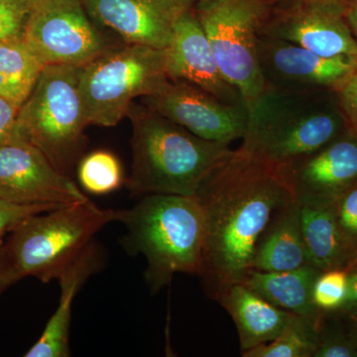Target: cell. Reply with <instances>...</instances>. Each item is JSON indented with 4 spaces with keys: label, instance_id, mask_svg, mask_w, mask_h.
Wrapping results in <instances>:
<instances>
[{
    "label": "cell",
    "instance_id": "29",
    "mask_svg": "<svg viewBox=\"0 0 357 357\" xmlns=\"http://www.w3.org/2000/svg\"><path fill=\"white\" fill-rule=\"evenodd\" d=\"M26 13V1L0 11V43L21 36Z\"/></svg>",
    "mask_w": 357,
    "mask_h": 357
},
{
    "label": "cell",
    "instance_id": "37",
    "mask_svg": "<svg viewBox=\"0 0 357 357\" xmlns=\"http://www.w3.org/2000/svg\"><path fill=\"white\" fill-rule=\"evenodd\" d=\"M284 1H298V0H284ZM347 1L349 2V0H347Z\"/></svg>",
    "mask_w": 357,
    "mask_h": 357
},
{
    "label": "cell",
    "instance_id": "27",
    "mask_svg": "<svg viewBox=\"0 0 357 357\" xmlns=\"http://www.w3.org/2000/svg\"><path fill=\"white\" fill-rule=\"evenodd\" d=\"M57 204H20L0 199V241L7 232L37 213L57 208Z\"/></svg>",
    "mask_w": 357,
    "mask_h": 357
},
{
    "label": "cell",
    "instance_id": "2",
    "mask_svg": "<svg viewBox=\"0 0 357 357\" xmlns=\"http://www.w3.org/2000/svg\"><path fill=\"white\" fill-rule=\"evenodd\" d=\"M337 91H286L267 86L248 103V119L239 147L284 171L306 158L347 128Z\"/></svg>",
    "mask_w": 357,
    "mask_h": 357
},
{
    "label": "cell",
    "instance_id": "31",
    "mask_svg": "<svg viewBox=\"0 0 357 357\" xmlns=\"http://www.w3.org/2000/svg\"><path fill=\"white\" fill-rule=\"evenodd\" d=\"M312 357H357V344L352 340L321 337Z\"/></svg>",
    "mask_w": 357,
    "mask_h": 357
},
{
    "label": "cell",
    "instance_id": "12",
    "mask_svg": "<svg viewBox=\"0 0 357 357\" xmlns=\"http://www.w3.org/2000/svg\"><path fill=\"white\" fill-rule=\"evenodd\" d=\"M0 199L20 204L65 206L89 198L38 148L15 140L0 145Z\"/></svg>",
    "mask_w": 357,
    "mask_h": 357
},
{
    "label": "cell",
    "instance_id": "3",
    "mask_svg": "<svg viewBox=\"0 0 357 357\" xmlns=\"http://www.w3.org/2000/svg\"><path fill=\"white\" fill-rule=\"evenodd\" d=\"M131 194L195 196L204 181L231 156L229 144L204 140L144 105H132Z\"/></svg>",
    "mask_w": 357,
    "mask_h": 357
},
{
    "label": "cell",
    "instance_id": "18",
    "mask_svg": "<svg viewBox=\"0 0 357 357\" xmlns=\"http://www.w3.org/2000/svg\"><path fill=\"white\" fill-rule=\"evenodd\" d=\"M218 302L236 324L241 352L275 340L295 314L274 306L243 283L230 286Z\"/></svg>",
    "mask_w": 357,
    "mask_h": 357
},
{
    "label": "cell",
    "instance_id": "28",
    "mask_svg": "<svg viewBox=\"0 0 357 357\" xmlns=\"http://www.w3.org/2000/svg\"><path fill=\"white\" fill-rule=\"evenodd\" d=\"M347 129L357 138V70L337 91Z\"/></svg>",
    "mask_w": 357,
    "mask_h": 357
},
{
    "label": "cell",
    "instance_id": "13",
    "mask_svg": "<svg viewBox=\"0 0 357 357\" xmlns=\"http://www.w3.org/2000/svg\"><path fill=\"white\" fill-rule=\"evenodd\" d=\"M258 59L266 86L286 91L337 93L357 70L356 59L323 57L299 45L261 33Z\"/></svg>",
    "mask_w": 357,
    "mask_h": 357
},
{
    "label": "cell",
    "instance_id": "6",
    "mask_svg": "<svg viewBox=\"0 0 357 357\" xmlns=\"http://www.w3.org/2000/svg\"><path fill=\"white\" fill-rule=\"evenodd\" d=\"M81 69L64 65L44 68L21 105L13 140L38 148L67 176L83 151L84 131L89 126L79 89Z\"/></svg>",
    "mask_w": 357,
    "mask_h": 357
},
{
    "label": "cell",
    "instance_id": "20",
    "mask_svg": "<svg viewBox=\"0 0 357 357\" xmlns=\"http://www.w3.org/2000/svg\"><path fill=\"white\" fill-rule=\"evenodd\" d=\"M312 265L281 272L249 270L241 283L282 310L307 319H319L312 302V287L321 273Z\"/></svg>",
    "mask_w": 357,
    "mask_h": 357
},
{
    "label": "cell",
    "instance_id": "32",
    "mask_svg": "<svg viewBox=\"0 0 357 357\" xmlns=\"http://www.w3.org/2000/svg\"><path fill=\"white\" fill-rule=\"evenodd\" d=\"M18 280L7 259L4 250H0V292Z\"/></svg>",
    "mask_w": 357,
    "mask_h": 357
},
{
    "label": "cell",
    "instance_id": "4",
    "mask_svg": "<svg viewBox=\"0 0 357 357\" xmlns=\"http://www.w3.org/2000/svg\"><path fill=\"white\" fill-rule=\"evenodd\" d=\"M126 227L124 244L146 259L145 280L158 293L176 274L201 275L204 218L196 196L151 194L128 210L116 211Z\"/></svg>",
    "mask_w": 357,
    "mask_h": 357
},
{
    "label": "cell",
    "instance_id": "8",
    "mask_svg": "<svg viewBox=\"0 0 357 357\" xmlns=\"http://www.w3.org/2000/svg\"><path fill=\"white\" fill-rule=\"evenodd\" d=\"M278 0H199L196 13L223 77L248 105L267 88L258 39Z\"/></svg>",
    "mask_w": 357,
    "mask_h": 357
},
{
    "label": "cell",
    "instance_id": "10",
    "mask_svg": "<svg viewBox=\"0 0 357 357\" xmlns=\"http://www.w3.org/2000/svg\"><path fill=\"white\" fill-rule=\"evenodd\" d=\"M347 0H278L261 30L326 58L357 60V41L347 20Z\"/></svg>",
    "mask_w": 357,
    "mask_h": 357
},
{
    "label": "cell",
    "instance_id": "17",
    "mask_svg": "<svg viewBox=\"0 0 357 357\" xmlns=\"http://www.w3.org/2000/svg\"><path fill=\"white\" fill-rule=\"evenodd\" d=\"M100 265L98 249L89 243L59 275L61 296L58 307L45 326L39 340L25 354V357H68L72 307L82 286Z\"/></svg>",
    "mask_w": 357,
    "mask_h": 357
},
{
    "label": "cell",
    "instance_id": "21",
    "mask_svg": "<svg viewBox=\"0 0 357 357\" xmlns=\"http://www.w3.org/2000/svg\"><path fill=\"white\" fill-rule=\"evenodd\" d=\"M300 217L307 263L319 271L344 270L349 255L333 204H300Z\"/></svg>",
    "mask_w": 357,
    "mask_h": 357
},
{
    "label": "cell",
    "instance_id": "7",
    "mask_svg": "<svg viewBox=\"0 0 357 357\" xmlns=\"http://www.w3.org/2000/svg\"><path fill=\"white\" fill-rule=\"evenodd\" d=\"M168 79L164 49L128 44L105 52L81 69L79 89L86 122L116 126L135 98L152 95Z\"/></svg>",
    "mask_w": 357,
    "mask_h": 357
},
{
    "label": "cell",
    "instance_id": "24",
    "mask_svg": "<svg viewBox=\"0 0 357 357\" xmlns=\"http://www.w3.org/2000/svg\"><path fill=\"white\" fill-rule=\"evenodd\" d=\"M77 177L86 192L98 196L115 191L123 182L121 162L105 150H98L84 157L77 168Z\"/></svg>",
    "mask_w": 357,
    "mask_h": 357
},
{
    "label": "cell",
    "instance_id": "33",
    "mask_svg": "<svg viewBox=\"0 0 357 357\" xmlns=\"http://www.w3.org/2000/svg\"><path fill=\"white\" fill-rule=\"evenodd\" d=\"M342 307L347 311L357 307V271L349 275L347 299Z\"/></svg>",
    "mask_w": 357,
    "mask_h": 357
},
{
    "label": "cell",
    "instance_id": "26",
    "mask_svg": "<svg viewBox=\"0 0 357 357\" xmlns=\"http://www.w3.org/2000/svg\"><path fill=\"white\" fill-rule=\"evenodd\" d=\"M333 210L351 257L357 249V184L335 199Z\"/></svg>",
    "mask_w": 357,
    "mask_h": 357
},
{
    "label": "cell",
    "instance_id": "11",
    "mask_svg": "<svg viewBox=\"0 0 357 357\" xmlns=\"http://www.w3.org/2000/svg\"><path fill=\"white\" fill-rule=\"evenodd\" d=\"M141 105L170 119L204 140L230 145L243 139L248 126L244 103L223 102L208 91L183 81L168 79Z\"/></svg>",
    "mask_w": 357,
    "mask_h": 357
},
{
    "label": "cell",
    "instance_id": "5",
    "mask_svg": "<svg viewBox=\"0 0 357 357\" xmlns=\"http://www.w3.org/2000/svg\"><path fill=\"white\" fill-rule=\"evenodd\" d=\"M115 220L116 211L100 208L89 199L65 204L21 222L3 250L18 280L33 276L49 283Z\"/></svg>",
    "mask_w": 357,
    "mask_h": 357
},
{
    "label": "cell",
    "instance_id": "22",
    "mask_svg": "<svg viewBox=\"0 0 357 357\" xmlns=\"http://www.w3.org/2000/svg\"><path fill=\"white\" fill-rule=\"evenodd\" d=\"M46 67L21 39L0 43V96L21 103L31 95Z\"/></svg>",
    "mask_w": 357,
    "mask_h": 357
},
{
    "label": "cell",
    "instance_id": "34",
    "mask_svg": "<svg viewBox=\"0 0 357 357\" xmlns=\"http://www.w3.org/2000/svg\"><path fill=\"white\" fill-rule=\"evenodd\" d=\"M345 16H347V20L351 27L352 34L357 41V0H349Z\"/></svg>",
    "mask_w": 357,
    "mask_h": 357
},
{
    "label": "cell",
    "instance_id": "19",
    "mask_svg": "<svg viewBox=\"0 0 357 357\" xmlns=\"http://www.w3.org/2000/svg\"><path fill=\"white\" fill-rule=\"evenodd\" d=\"M307 264L301 229L300 204L293 199L275 213L263 232L256 245L251 269L281 272Z\"/></svg>",
    "mask_w": 357,
    "mask_h": 357
},
{
    "label": "cell",
    "instance_id": "16",
    "mask_svg": "<svg viewBox=\"0 0 357 357\" xmlns=\"http://www.w3.org/2000/svg\"><path fill=\"white\" fill-rule=\"evenodd\" d=\"M164 51L169 79L198 86L223 102L245 105L239 91L223 77L194 8L178 20Z\"/></svg>",
    "mask_w": 357,
    "mask_h": 357
},
{
    "label": "cell",
    "instance_id": "36",
    "mask_svg": "<svg viewBox=\"0 0 357 357\" xmlns=\"http://www.w3.org/2000/svg\"><path fill=\"white\" fill-rule=\"evenodd\" d=\"M26 0H0V11L7 8V7L14 6V4L22 3Z\"/></svg>",
    "mask_w": 357,
    "mask_h": 357
},
{
    "label": "cell",
    "instance_id": "23",
    "mask_svg": "<svg viewBox=\"0 0 357 357\" xmlns=\"http://www.w3.org/2000/svg\"><path fill=\"white\" fill-rule=\"evenodd\" d=\"M319 319L294 314L275 340L241 352L243 357H312L319 342Z\"/></svg>",
    "mask_w": 357,
    "mask_h": 357
},
{
    "label": "cell",
    "instance_id": "38",
    "mask_svg": "<svg viewBox=\"0 0 357 357\" xmlns=\"http://www.w3.org/2000/svg\"><path fill=\"white\" fill-rule=\"evenodd\" d=\"M195 1H199V0H195Z\"/></svg>",
    "mask_w": 357,
    "mask_h": 357
},
{
    "label": "cell",
    "instance_id": "30",
    "mask_svg": "<svg viewBox=\"0 0 357 357\" xmlns=\"http://www.w3.org/2000/svg\"><path fill=\"white\" fill-rule=\"evenodd\" d=\"M21 103L0 96V145L15 139Z\"/></svg>",
    "mask_w": 357,
    "mask_h": 357
},
{
    "label": "cell",
    "instance_id": "1",
    "mask_svg": "<svg viewBox=\"0 0 357 357\" xmlns=\"http://www.w3.org/2000/svg\"><path fill=\"white\" fill-rule=\"evenodd\" d=\"M204 218V292L218 301L251 269L256 245L294 196L281 171L243 149L218 166L195 195Z\"/></svg>",
    "mask_w": 357,
    "mask_h": 357
},
{
    "label": "cell",
    "instance_id": "15",
    "mask_svg": "<svg viewBox=\"0 0 357 357\" xmlns=\"http://www.w3.org/2000/svg\"><path fill=\"white\" fill-rule=\"evenodd\" d=\"M282 173L300 204H333L357 184V138L349 130Z\"/></svg>",
    "mask_w": 357,
    "mask_h": 357
},
{
    "label": "cell",
    "instance_id": "25",
    "mask_svg": "<svg viewBox=\"0 0 357 357\" xmlns=\"http://www.w3.org/2000/svg\"><path fill=\"white\" fill-rule=\"evenodd\" d=\"M349 273L345 270L321 271L312 287V302L319 311H333L344 307L347 299Z\"/></svg>",
    "mask_w": 357,
    "mask_h": 357
},
{
    "label": "cell",
    "instance_id": "9",
    "mask_svg": "<svg viewBox=\"0 0 357 357\" xmlns=\"http://www.w3.org/2000/svg\"><path fill=\"white\" fill-rule=\"evenodd\" d=\"M21 39L45 66L83 68L109 51L82 0H26Z\"/></svg>",
    "mask_w": 357,
    "mask_h": 357
},
{
    "label": "cell",
    "instance_id": "14",
    "mask_svg": "<svg viewBox=\"0 0 357 357\" xmlns=\"http://www.w3.org/2000/svg\"><path fill=\"white\" fill-rule=\"evenodd\" d=\"M91 20L114 30L128 44L165 49L178 20L195 0H82Z\"/></svg>",
    "mask_w": 357,
    "mask_h": 357
},
{
    "label": "cell",
    "instance_id": "35",
    "mask_svg": "<svg viewBox=\"0 0 357 357\" xmlns=\"http://www.w3.org/2000/svg\"><path fill=\"white\" fill-rule=\"evenodd\" d=\"M349 312L351 314V319L352 321H354V333H352L351 340H354V342L357 344V307L349 310Z\"/></svg>",
    "mask_w": 357,
    "mask_h": 357
}]
</instances>
